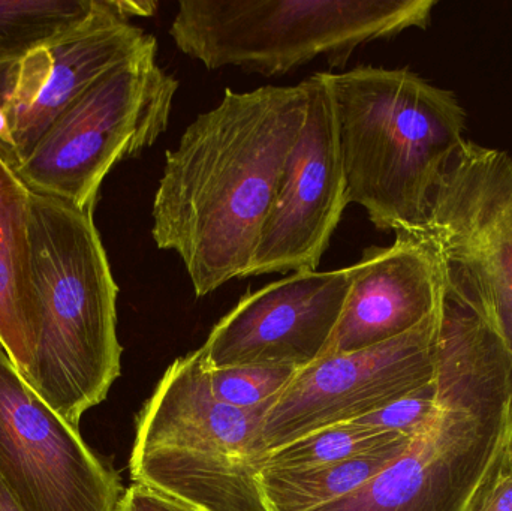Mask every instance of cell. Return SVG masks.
Segmentation results:
<instances>
[{
	"mask_svg": "<svg viewBox=\"0 0 512 511\" xmlns=\"http://www.w3.org/2000/svg\"><path fill=\"white\" fill-rule=\"evenodd\" d=\"M435 0H180L170 36L207 69L276 77L325 57L345 68L360 45L426 29Z\"/></svg>",
	"mask_w": 512,
	"mask_h": 511,
	"instance_id": "8992f818",
	"label": "cell"
},
{
	"mask_svg": "<svg viewBox=\"0 0 512 511\" xmlns=\"http://www.w3.org/2000/svg\"><path fill=\"white\" fill-rule=\"evenodd\" d=\"M98 0H0V83L39 45L92 14Z\"/></svg>",
	"mask_w": 512,
	"mask_h": 511,
	"instance_id": "e0dca14e",
	"label": "cell"
},
{
	"mask_svg": "<svg viewBox=\"0 0 512 511\" xmlns=\"http://www.w3.org/2000/svg\"><path fill=\"white\" fill-rule=\"evenodd\" d=\"M0 511H24L2 479H0Z\"/></svg>",
	"mask_w": 512,
	"mask_h": 511,
	"instance_id": "cb8c5ba5",
	"label": "cell"
},
{
	"mask_svg": "<svg viewBox=\"0 0 512 511\" xmlns=\"http://www.w3.org/2000/svg\"><path fill=\"white\" fill-rule=\"evenodd\" d=\"M351 284L349 266L292 273L249 291L200 348L207 368L312 365L327 356Z\"/></svg>",
	"mask_w": 512,
	"mask_h": 511,
	"instance_id": "4fadbf2b",
	"label": "cell"
},
{
	"mask_svg": "<svg viewBox=\"0 0 512 511\" xmlns=\"http://www.w3.org/2000/svg\"><path fill=\"white\" fill-rule=\"evenodd\" d=\"M352 284L328 354L367 350L423 323L444 299V272L429 240L396 234L351 266Z\"/></svg>",
	"mask_w": 512,
	"mask_h": 511,
	"instance_id": "5bb4252c",
	"label": "cell"
},
{
	"mask_svg": "<svg viewBox=\"0 0 512 511\" xmlns=\"http://www.w3.org/2000/svg\"><path fill=\"white\" fill-rule=\"evenodd\" d=\"M156 2L98 0L92 14L27 53L0 83L17 165L48 126L102 75L158 44L152 33L131 23L155 14Z\"/></svg>",
	"mask_w": 512,
	"mask_h": 511,
	"instance_id": "8fae6325",
	"label": "cell"
},
{
	"mask_svg": "<svg viewBox=\"0 0 512 511\" xmlns=\"http://www.w3.org/2000/svg\"><path fill=\"white\" fill-rule=\"evenodd\" d=\"M0 153L11 162L15 168L17 164V153H15L14 135H12L11 123L5 108L0 104Z\"/></svg>",
	"mask_w": 512,
	"mask_h": 511,
	"instance_id": "603a6c76",
	"label": "cell"
},
{
	"mask_svg": "<svg viewBox=\"0 0 512 511\" xmlns=\"http://www.w3.org/2000/svg\"><path fill=\"white\" fill-rule=\"evenodd\" d=\"M30 213L32 191L0 153V342L23 378L32 368L39 336Z\"/></svg>",
	"mask_w": 512,
	"mask_h": 511,
	"instance_id": "9a60e30c",
	"label": "cell"
},
{
	"mask_svg": "<svg viewBox=\"0 0 512 511\" xmlns=\"http://www.w3.org/2000/svg\"><path fill=\"white\" fill-rule=\"evenodd\" d=\"M116 511H197L161 492L132 483L123 492Z\"/></svg>",
	"mask_w": 512,
	"mask_h": 511,
	"instance_id": "44dd1931",
	"label": "cell"
},
{
	"mask_svg": "<svg viewBox=\"0 0 512 511\" xmlns=\"http://www.w3.org/2000/svg\"><path fill=\"white\" fill-rule=\"evenodd\" d=\"M439 324L441 305L399 338L355 353L328 354L300 369L265 411L259 431L264 455L319 429L369 416L432 381Z\"/></svg>",
	"mask_w": 512,
	"mask_h": 511,
	"instance_id": "9c48e42d",
	"label": "cell"
},
{
	"mask_svg": "<svg viewBox=\"0 0 512 511\" xmlns=\"http://www.w3.org/2000/svg\"><path fill=\"white\" fill-rule=\"evenodd\" d=\"M30 246L39 336L24 381L80 429L122 371L119 287L92 212L32 192Z\"/></svg>",
	"mask_w": 512,
	"mask_h": 511,
	"instance_id": "277c9868",
	"label": "cell"
},
{
	"mask_svg": "<svg viewBox=\"0 0 512 511\" xmlns=\"http://www.w3.org/2000/svg\"><path fill=\"white\" fill-rule=\"evenodd\" d=\"M270 404H222L210 389L203 351L180 357L138 414L132 483L197 511H264L259 431Z\"/></svg>",
	"mask_w": 512,
	"mask_h": 511,
	"instance_id": "5b68a950",
	"label": "cell"
},
{
	"mask_svg": "<svg viewBox=\"0 0 512 511\" xmlns=\"http://www.w3.org/2000/svg\"><path fill=\"white\" fill-rule=\"evenodd\" d=\"M156 53L158 44L102 75L48 126L15 168L33 194L93 213L108 173L167 131L179 81Z\"/></svg>",
	"mask_w": 512,
	"mask_h": 511,
	"instance_id": "52a82bcc",
	"label": "cell"
},
{
	"mask_svg": "<svg viewBox=\"0 0 512 511\" xmlns=\"http://www.w3.org/2000/svg\"><path fill=\"white\" fill-rule=\"evenodd\" d=\"M438 407L405 452L312 511H477L512 465V356L483 315L444 291Z\"/></svg>",
	"mask_w": 512,
	"mask_h": 511,
	"instance_id": "7a4b0ae2",
	"label": "cell"
},
{
	"mask_svg": "<svg viewBox=\"0 0 512 511\" xmlns=\"http://www.w3.org/2000/svg\"><path fill=\"white\" fill-rule=\"evenodd\" d=\"M336 114L348 203L376 230L417 236L433 191L465 143L466 111L451 90L408 68L322 72Z\"/></svg>",
	"mask_w": 512,
	"mask_h": 511,
	"instance_id": "3957f363",
	"label": "cell"
},
{
	"mask_svg": "<svg viewBox=\"0 0 512 511\" xmlns=\"http://www.w3.org/2000/svg\"><path fill=\"white\" fill-rule=\"evenodd\" d=\"M402 437L360 423H340L267 453L262 459L261 470H294L348 461Z\"/></svg>",
	"mask_w": 512,
	"mask_h": 511,
	"instance_id": "ac0fdd59",
	"label": "cell"
},
{
	"mask_svg": "<svg viewBox=\"0 0 512 511\" xmlns=\"http://www.w3.org/2000/svg\"><path fill=\"white\" fill-rule=\"evenodd\" d=\"M436 407H438V381L435 375L429 383L373 411L369 416L355 420V423L370 426L382 432H393L403 437L414 438L426 428L435 414Z\"/></svg>",
	"mask_w": 512,
	"mask_h": 511,
	"instance_id": "ffe728a7",
	"label": "cell"
},
{
	"mask_svg": "<svg viewBox=\"0 0 512 511\" xmlns=\"http://www.w3.org/2000/svg\"><path fill=\"white\" fill-rule=\"evenodd\" d=\"M412 438H397L348 461L294 470H259L264 511H312L339 500L393 464Z\"/></svg>",
	"mask_w": 512,
	"mask_h": 511,
	"instance_id": "2e32d148",
	"label": "cell"
},
{
	"mask_svg": "<svg viewBox=\"0 0 512 511\" xmlns=\"http://www.w3.org/2000/svg\"><path fill=\"white\" fill-rule=\"evenodd\" d=\"M0 479L24 511H116L117 471L57 414L0 342Z\"/></svg>",
	"mask_w": 512,
	"mask_h": 511,
	"instance_id": "30bf717a",
	"label": "cell"
},
{
	"mask_svg": "<svg viewBox=\"0 0 512 511\" xmlns=\"http://www.w3.org/2000/svg\"><path fill=\"white\" fill-rule=\"evenodd\" d=\"M477 511H512V465L501 474Z\"/></svg>",
	"mask_w": 512,
	"mask_h": 511,
	"instance_id": "7402d4cb",
	"label": "cell"
},
{
	"mask_svg": "<svg viewBox=\"0 0 512 511\" xmlns=\"http://www.w3.org/2000/svg\"><path fill=\"white\" fill-rule=\"evenodd\" d=\"M306 104L304 81L227 89L165 153L152 236L179 255L198 297L248 278Z\"/></svg>",
	"mask_w": 512,
	"mask_h": 511,
	"instance_id": "6da1fadb",
	"label": "cell"
},
{
	"mask_svg": "<svg viewBox=\"0 0 512 511\" xmlns=\"http://www.w3.org/2000/svg\"><path fill=\"white\" fill-rule=\"evenodd\" d=\"M213 396L230 407L251 410L270 404L295 377L298 369L286 366H234L209 369Z\"/></svg>",
	"mask_w": 512,
	"mask_h": 511,
	"instance_id": "d6986e66",
	"label": "cell"
},
{
	"mask_svg": "<svg viewBox=\"0 0 512 511\" xmlns=\"http://www.w3.org/2000/svg\"><path fill=\"white\" fill-rule=\"evenodd\" d=\"M304 83L306 117L262 227L248 278L318 270L349 204L330 89L322 72Z\"/></svg>",
	"mask_w": 512,
	"mask_h": 511,
	"instance_id": "7c38bea8",
	"label": "cell"
},
{
	"mask_svg": "<svg viewBox=\"0 0 512 511\" xmlns=\"http://www.w3.org/2000/svg\"><path fill=\"white\" fill-rule=\"evenodd\" d=\"M417 236L435 248L447 291L483 315L512 356V156L465 140Z\"/></svg>",
	"mask_w": 512,
	"mask_h": 511,
	"instance_id": "ba28073f",
	"label": "cell"
}]
</instances>
